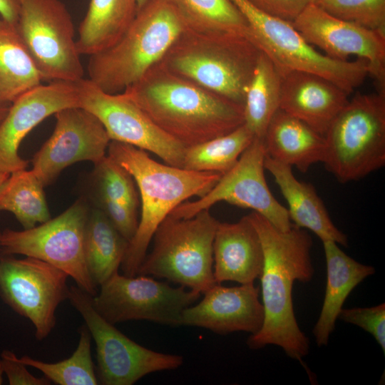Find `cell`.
<instances>
[{"instance_id": "6da1fadb", "label": "cell", "mask_w": 385, "mask_h": 385, "mask_svg": "<svg viewBox=\"0 0 385 385\" xmlns=\"http://www.w3.org/2000/svg\"><path fill=\"white\" fill-rule=\"evenodd\" d=\"M248 216L258 232L264 252L260 279L265 317L260 330L250 335L247 343L254 349L278 346L302 364L309 351V340L294 315L292 287L295 281L308 282L313 277L312 237L293 224L288 231H282L255 212Z\"/></svg>"}, {"instance_id": "7a4b0ae2", "label": "cell", "mask_w": 385, "mask_h": 385, "mask_svg": "<svg viewBox=\"0 0 385 385\" xmlns=\"http://www.w3.org/2000/svg\"><path fill=\"white\" fill-rule=\"evenodd\" d=\"M122 92L159 129L185 148L244 124V105L173 73L162 61Z\"/></svg>"}, {"instance_id": "3957f363", "label": "cell", "mask_w": 385, "mask_h": 385, "mask_svg": "<svg viewBox=\"0 0 385 385\" xmlns=\"http://www.w3.org/2000/svg\"><path fill=\"white\" fill-rule=\"evenodd\" d=\"M107 152L130 174L140 192V220L120 265L123 274L134 277L156 229L166 216L188 198L206 194L222 175L162 164L151 158L147 151L115 140L110 141Z\"/></svg>"}, {"instance_id": "277c9868", "label": "cell", "mask_w": 385, "mask_h": 385, "mask_svg": "<svg viewBox=\"0 0 385 385\" xmlns=\"http://www.w3.org/2000/svg\"><path fill=\"white\" fill-rule=\"evenodd\" d=\"M184 31L169 0H148L116 43L89 56L88 79L106 93H120L160 62Z\"/></svg>"}, {"instance_id": "5b68a950", "label": "cell", "mask_w": 385, "mask_h": 385, "mask_svg": "<svg viewBox=\"0 0 385 385\" xmlns=\"http://www.w3.org/2000/svg\"><path fill=\"white\" fill-rule=\"evenodd\" d=\"M261 50L252 39H207L183 32L161 60L173 73L244 105Z\"/></svg>"}, {"instance_id": "8992f818", "label": "cell", "mask_w": 385, "mask_h": 385, "mask_svg": "<svg viewBox=\"0 0 385 385\" xmlns=\"http://www.w3.org/2000/svg\"><path fill=\"white\" fill-rule=\"evenodd\" d=\"M219 221L202 210L188 218L169 214L156 229L153 246L138 274L165 278L201 294L213 286V240Z\"/></svg>"}, {"instance_id": "52a82bcc", "label": "cell", "mask_w": 385, "mask_h": 385, "mask_svg": "<svg viewBox=\"0 0 385 385\" xmlns=\"http://www.w3.org/2000/svg\"><path fill=\"white\" fill-rule=\"evenodd\" d=\"M322 163L339 182L360 180L385 165V93L349 100L324 135Z\"/></svg>"}, {"instance_id": "ba28073f", "label": "cell", "mask_w": 385, "mask_h": 385, "mask_svg": "<svg viewBox=\"0 0 385 385\" xmlns=\"http://www.w3.org/2000/svg\"><path fill=\"white\" fill-rule=\"evenodd\" d=\"M231 1L247 21L254 42L282 73H312L331 81L349 94L369 75L366 61L330 58L307 43L292 23L266 14L250 0Z\"/></svg>"}, {"instance_id": "9c48e42d", "label": "cell", "mask_w": 385, "mask_h": 385, "mask_svg": "<svg viewBox=\"0 0 385 385\" xmlns=\"http://www.w3.org/2000/svg\"><path fill=\"white\" fill-rule=\"evenodd\" d=\"M88 210L80 199L53 219L21 231L6 229L1 232L2 255H23L46 262L71 277L76 285L96 295L97 286L88 272L84 240Z\"/></svg>"}, {"instance_id": "30bf717a", "label": "cell", "mask_w": 385, "mask_h": 385, "mask_svg": "<svg viewBox=\"0 0 385 385\" xmlns=\"http://www.w3.org/2000/svg\"><path fill=\"white\" fill-rule=\"evenodd\" d=\"M17 31L43 81H77L84 69L71 15L61 0H19Z\"/></svg>"}, {"instance_id": "8fae6325", "label": "cell", "mask_w": 385, "mask_h": 385, "mask_svg": "<svg viewBox=\"0 0 385 385\" xmlns=\"http://www.w3.org/2000/svg\"><path fill=\"white\" fill-rule=\"evenodd\" d=\"M92 297L77 285L69 287L68 299L84 319L96 343L98 384L131 385L150 373L183 364V356L155 351L123 334L96 311Z\"/></svg>"}, {"instance_id": "7c38bea8", "label": "cell", "mask_w": 385, "mask_h": 385, "mask_svg": "<svg viewBox=\"0 0 385 385\" xmlns=\"http://www.w3.org/2000/svg\"><path fill=\"white\" fill-rule=\"evenodd\" d=\"M92 297L96 311L112 324L129 320H148L170 326L181 325L183 311L201 293L185 287H173L138 274L128 277L118 272Z\"/></svg>"}, {"instance_id": "4fadbf2b", "label": "cell", "mask_w": 385, "mask_h": 385, "mask_svg": "<svg viewBox=\"0 0 385 385\" xmlns=\"http://www.w3.org/2000/svg\"><path fill=\"white\" fill-rule=\"evenodd\" d=\"M68 275L43 260L12 255L0 257V297L35 327V336L43 340L56 325V310L68 299Z\"/></svg>"}, {"instance_id": "5bb4252c", "label": "cell", "mask_w": 385, "mask_h": 385, "mask_svg": "<svg viewBox=\"0 0 385 385\" xmlns=\"http://www.w3.org/2000/svg\"><path fill=\"white\" fill-rule=\"evenodd\" d=\"M266 150L263 139L255 138L235 166L217 183L195 201H185L170 213L177 218H188L225 201L252 210L282 231L292 225L287 209L272 194L265 176Z\"/></svg>"}, {"instance_id": "9a60e30c", "label": "cell", "mask_w": 385, "mask_h": 385, "mask_svg": "<svg viewBox=\"0 0 385 385\" xmlns=\"http://www.w3.org/2000/svg\"><path fill=\"white\" fill-rule=\"evenodd\" d=\"M76 84L79 107L101 121L111 140L149 151L165 163L183 168L185 147L159 129L123 92L106 93L88 78Z\"/></svg>"}, {"instance_id": "2e32d148", "label": "cell", "mask_w": 385, "mask_h": 385, "mask_svg": "<svg viewBox=\"0 0 385 385\" xmlns=\"http://www.w3.org/2000/svg\"><path fill=\"white\" fill-rule=\"evenodd\" d=\"M292 24L326 56L340 61L356 56L366 61L378 92L385 93V32L338 19L312 2Z\"/></svg>"}, {"instance_id": "e0dca14e", "label": "cell", "mask_w": 385, "mask_h": 385, "mask_svg": "<svg viewBox=\"0 0 385 385\" xmlns=\"http://www.w3.org/2000/svg\"><path fill=\"white\" fill-rule=\"evenodd\" d=\"M54 115L56 123L51 135L32 159V170L44 187L76 162H99L106 155L111 141L101 121L83 108H63Z\"/></svg>"}, {"instance_id": "ac0fdd59", "label": "cell", "mask_w": 385, "mask_h": 385, "mask_svg": "<svg viewBox=\"0 0 385 385\" xmlns=\"http://www.w3.org/2000/svg\"><path fill=\"white\" fill-rule=\"evenodd\" d=\"M71 107H79L76 81L41 83L14 100L0 123V172L26 168L28 161L19 155L23 139L44 119Z\"/></svg>"}, {"instance_id": "d6986e66", "label": "cell", "mask_w": 385, "mask_h": 385, "mask_svg": "<svg viewBox=\"0 0 385 385\" xmlns=\"http://www.w3.org/2000/svg\"><path fill=\"white\" fill-rule=\"evenodd\" d=\"M197 304L185 308L181 325L199 327L219 334L245 332L257 333L264 322L260 288L254 283L227 287L215 284Z\"/></svg>"}, {"instance_id": "ffe728a7", "label": "cell", "mask_w": 385, "mask_h": 385, "mask_svg": "<svg viewBox=\"0 0 385 385\" xmlns=\"http://www.w3.org/2000/svg\"><path fill=\"white\" fill-rule=\"evenodd\" d=\"M349 93L319 75L287 71L282 73L279 108L324 135L349 101Z\"/></svg>"}, {"instance_id": "44dd1931", "label": "cell", "mask_w": 385, "mask_h": 385, "mask_svg": "<svg viewBox=\"0 0 385 385\" xmlns=\"http://www.w3.org/2000/svg\"><path fill=\"white\" fill-rule=\"evenodd\" d=\"M213 274L215 282L254 283L264 265V252L258 232L248 215L236 222H219L213 240Z\"/></svg>"}, {"instance_id": "7402d4cb", "label": "cell", "mask_w": 385, "mask_h": 385, "mask_svg": "<svg viewBox=\"0 0 385 385\" xmlns=\"http://www.w3.org/2000/svg\"><path fill=\"white\" fill-rule=\"evenodd\" d=\"M265 168L274 179L288 204L292 223L314 232L322 242L330 240L346 247L347 237L333 223L315 188L309 183L297 180L292 167L266 155Z\"/></svg>"}, {"instance_id": "603a6c76", "label": "cell", "mask_w": 385, "mask_h": 385, "mask_svg": "<svg viewBox=\"0 0 385 385\" xmlns=\"http://www.w3.org/2000/svg\"><path fill=\"white\" fill-rule=\"evenodd\" d=\"M327 265V285L319 317L313 334L318 346H326L335 328L343 304L352 290L375 272L343 252L335 242L323 241Z\"/></svg>"}, {"instance_id": "cb8c5ba5", "label": "cell", "mask_w": 385, "mask_h": 385, "mask_svg": "<svg viewBox=\"0 0 385 385\" xmlns=\"http://www.w3.org/2000/svg\"><path fill=\"white\" fill-rule=\"evenodd\" d=\"M263 143L267 156L302 173L324 158V135L280 108L271 118Z\"/></svg>"}, {"instance_id": "d4e9b609", "label": "cell", "mask_w": 385, "mask_h": 385, "mask_svg": "<svg viewBox=\"0 0 385 385\" xmlns=\"http://www.w3.org/2000/svg\"><path fill=\"white\" fill-rule=\"evenodd\" d=\"M138 11L137 0H90L76 39L80 55L91 56L113 46Z\"/></svg>"}, {"instance_id": "484cf974", "label": "cell", "mask_w": 385, "mask_h": 385, "mask_svg": "<svg viewBox=\"0 0 385 385\" xmlns=\"http://www.w3.org/2000/svg\"><path fill=\"white\" fill-rule=\"evenodd\" d=\"M169 1L181 16L185 32L212 40L235 36L252 39L247 21L231 0Z\"/></svg>"}, {"instance_id": "4316f807", "label": "cell", "mask_w": 385, "mask_h": 385, "mask_svg": "<svg viewBox=\"0 0 385 385\" xmlns=\"http://www.w3.org/2000/svg\"><path fill=\"white\" fill-rule=\"evenodd\" d=\"M128 242L101 208L91 211L86 227L84 253L88 272L96 286L118 272Z\"/></svg>"}, {"instance_id": "83f0119b", "label": "cell", "mask_w": 385, "mask_h": 385, "mask_svg": "<svg viewBox=\"0 0 385 385\" xmlns=\"http://www.w3.org/2000/svg\"><path fill=\"white\" fill-rule=\"evenodd\" d=\"M16 24L0 19V102L6 103L43 81Z\"/></svg>"}, {"instance_id": "f1b7e54d", "label": "cell", "mask_w": 385, "mask_h": 385, "mask_svg": "<svg viewBox=\"0 0 385 385\" xmlns=\"http://www.w3.org/2000/svg\"><path fill=\"white\" fill-rule=\"evenodd\" d=\"M282 73L261 51L244 101V124L255 138L263 139L271 118L279 108Z\"/></svg>"}, {"instance_id": "f546056e", "label": "cell", "mask_w": 385, "mask_h": 385, "mask_svg": "<svg viewBox=\"0 0 385 385\" xmlns=\"http://www.w3.org/2000/svg\"><path fill=\"white\" fill-rule=\"evenodd\" d=\"M44 185L33 170L10 173L0 188V210L11 212L24 230L51 219Z\"/></svg>"}, {"instance_id": "4dcf8cb0", "label": "cell", "mask_w": 385, "mask_h": 385, "mask_svg": "<svg viewBox=\"0 0 385 385\" xmlns=\"http://www.w3.org/2000/svg\"><path fill=\"white\" fill-rule=\"evenodd\" d=\"M255 138L243 124L227 134L185 148L183 168L222 175L235 166Z\"/></svg>"}, {"instance_id": "1f68e13d", "label": "cell", "mask_w": 385, "mask_h": 385, "mask_svg": "<svg viewBox=\"0 0 385 385\" xmlns=\"http://www.w3.org/2000/svg\"><path fill=\"white\" fill-rule=\"evenodd\" d=\"M79 334L77 348L66 359L46 363L24 355L19 360L26 366L37 369L56 384L97 385L98 381L91 358V335L86 324L81 327Z\"/></svg>"}, {"instance_id": "d6a6232c", "label": "cell", "mask_w": 385, "mask_h": 385, "mask_svg": "<svg viewBox=\"0 0 385 385\" xmlns=\"http://www.w3.org/2000/svg\"><path fill=\"white\" fill-rule=\"evenodd\" d=\"M94 165L99 197L116 201L137 211L138 196L130 174L108 155Z\"/></svg>"}, {"instance_id": "836d02e7", "label": "cell", "mask_w": 385, "mask_h": 385, "mask_svg": "<svg viewBox=\"0 0 385 385\" xmlns=\"http://www.w3.org/2000/svg\"><path fill=\"white\" fill-rule=\"evenodd\" d=\"M312 3L338 19L385 32V0H312Z\"/></svg>"}, {"instance_id": "e575fe53", "label": "cell", "mask_w": 385, "mask_h": 385, "mask_svg": "<svg viewBox=\"0 0 385 385\" xmlns=\"http://www.w3.org/2000/svg\"><path fill=\"white\" fill-rule=\"evenodd\" d=\"M338 319L371 334L385 353V304L371 307L342 309Z\"/></svg>"}, {"instance_id": "d590c367", "label": "cell", "mask_w": 385, "mask_h": 385, "mask_svg": "<svg viewBox=\"0 0 385 385\" xmlns=\"http://www.w3.org/2000/svg\"><path fill=\"white\" fill-rule=\"evenodd\" d=\"M101 209L104 212L118 232L130 242L138 225L137 211L129 207L105 197H99Z\"/></svg>"}, {"instance_id": "8d00e7d4", "label": "cell", "mask_w": 385, "mask_h": 385, "mask_svg": "<svg viewBox=\"0 0 385 385\" xmlns=\"http://www.w3.org/2000/svg\"><path fill=\"white\" fill-rule=\"evenodd\" d=\"M1 361L4 373L6 375L10 385H48L51 381L46 376L36 377L26 368L16 355L4 350L1 354Z\"/></svg>"}, {"instance_id": "74e56055", "label": "cell", "mask_w": 385, "mask_h": 385, "mask_svg": "<svg viewBox=\"0 0 385 385\" xmlns=\"http://www.w3.org/2000/svg\"><path fill=\"white\" fill-rule=\"evenodd\" d=\"M272 16L292 23L312 0H250Z\"/></svg>"}, {"instance_id": "f35d334b", "label": "cell", "mask_w": 385, "mask_h": 385, "mask_svg": "<svg viewBox=\"0 0 385 385\" xmlns=\"http://www.w3.org/2000/svg\"><path fill=\"white\" fill-rule=\"evenodd\" d=\"M19 10V0H0V16L1 19L16 24Z\"/></svg>"}, {"instance_id": "ab89813d", "label": "cell", "mask_w": 385, "mask_h": 385, "mask_svg": "<svg viewBox=\"0 0 385 385\" xmlns=\"http://www.w3.org/2000/svg\"><path fill=\"white\" fill-rule=\"evenodd\" d=\"M11 103H2L0 102V123L4 120V118L6 117Z\"/></svg>"}, {"instance_id": "60d3db41", "label": "cell", "mask_w": 385, "mask_h": 385, "mask_svg": "<svg viewBox=\"0 0 385 385\" xmlns=\"http://www.w3.org/2000/svg\"><path fill=\"white\" fill-rule=\"evenodd\" d=\"M9 175H10L9 173L0 172V188L1 185H3V183H4V181L9 176Z\"/></svg>"}, {"instance_id": "b9f144b4", "label": "cell", "mask_w": 385, "mask_h": 385, "mask_svg": "<svg viewBox=\"0 0 385 385\" xmlns=\"http://www.w3.org/2000/svg\"><path fill=\"white\" fill-rule=\"evenodd\" d=\"M3 374H4V370H3L1 361L0 359V385L3 383Z\"/></svg>"}, {"instance_id": "7bdbcfd3", "label": "cell", "mask_w": 385, "mask_h": 385, "mask_svg": "<svg viewBox=\"0 0 385 385\" xmlns=\"http://www.w3.org/2000/svg\"><path fill=\"white\" fill-rule=\"evenodd\" d=\"M147 1H148V0H137L138 9H139L143 5H144V4H145Z\"/></svg>"}, {"instance_id": "ee69618b", "label": "cell", "mask_w": 385, "mask_h": 385, "mask_svg": "<svg viewBox=\"0 0 385 385\" xmlns=\"http://www.w3.org/2000/svg\"><path fill=\"white\" fill-rule=\"evenodd\" d=\"M1 232H0V240H1Z\"/></svg>"}]
</instances>
